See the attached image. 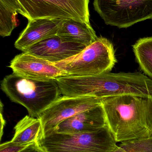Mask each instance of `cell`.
I'll list each match as a JSON object with an SVG mask.
<instances>
[{"label":"cell","mask_w":152,"mask_h":152,"mask_svg":"<svg viewBox=\"0 0 152 152\" xmlns=\"http://www.w3.org/2000/svg\"><path fill=\"white\" fill-rule=\"evenodd\" d=\"M58 85L62 94L70 97L132 95L152 98V79L139 72L63 76Z\"/></svg>","instance_id":"cell-1"},{"label":"cell","mask_w":152,"mask_h":152,"mask_svg":"<svg viewBox=\"0 0 152 152\" xmlns=\"http://www.w3.org/2000/svg\"><path fill=\"white\" fill-rule=\"evenodd\" d=\"M102 100L107 126L117 142L152 137V98L121 95Z\"/></svg>","instance_id":"cell-2"},{"label":"cell","mask_w":152,"mask_h":152,"mask_svg":"<svg viewBox=\"0 0 152 152\" xmlns=\"http://www.w3.org/2000/svg\"><path fill=\"white\" fill-rule=\"evenodd\" d=\"M1 86L12 102L23 105L33 118H38L62 94L54 80L31 79L14 73L6 76Z\"/></svg>","instance_id":"cell-3"},{"label":"cell","mask_w":152,"mask_h":152,"mask_svg":"<svg viewBox=\"0 0 152 152\" xmlns=\"http://www.w3.org/2000/svg\"><path fill=\"white\" fill-rule=\"evenodd\" d=\"M117 142L107 126L90 133H51L38 144L45 152H113Z\"/></svg>","instance_id":"cell-4"},{"label":"cell","mask_w":152,"mask_h":152,"mask_svg":"<svg viewBox=\"0 0 152 152\" xmlns=\"http://www.w3.org/2000/svg\"><path fill=\"white\" fill-rule=\"evenodd\" d=\"M117 61L112 43L101 37L78 54L54 64L67 76H92L109 73Z\"/></svg>","instance_id":"cell-5"},{"label":"cell","mask_w":152,"mask_h":152,"mask_svg":"<svg viewBox=\"0 0 152 152\" xmlns=\"http://www.w3.org/2000/svg\"><path fill=\"white\" fill-rule=\"evenodd\" d=\"M19 14L28 21L38 18L74 19L90 24V0H17Z\"/></svg>","instance_id":"cell-6"},{"label":"cell","mask_w":152,"mask_h":152,"mask_svg":"<svg viewBox=\"0 0 152 152\" xmlns=\"http://www.w3.org/2000/svg\"><path fill=\"white\" fill-rule=\"evenodd\" d=\"M93 6L106 25L120 28L152 19V0H94Z\"/></svg>","instance_id":"cell-7"},{"label":"cell","mask_w":152,"mask_h":152,"mask_svg":"<svg viewBox=\"0 0 152 152\" xmlns=\"http://www.w3.org/2000/svg\"><path fill=\"white\" fill-rule=\"evenodd\" d=\"M102 104L95 96H60L38 117L43 126V137L51 133L63 121Z\"/></svg>","instance_id":"cell-8"},{"label":"cell","mask_w":152,"mask_h":152,"mask_svg":"<svg viewBox=\"0 0 152 152\" xmlns=\"http://www.w3.org/2000/svg\"><path fill=\"white\" fill-rule=\"evenodd\" d=\"M9 67L14 74L31 79L55 80L67 76L66 72L54 63L26 53L15 56Z\"/></svg>","instance_id":"cell-9"},{"label":"cell","mask_w":152,"mask_h":152,"mask_svg":"<svg viewBox=\"0 0 152 152\" xmlns=\"http://www.w3.org/2000/svg\"><path fill=\"white\" fill-rule=\"evenodd\" d=\"M86 47L68 42L56 35L42 40L22 52L55 64L77 55Z\"/></svg>","instance_id":"cell-10"},{"label":"cell","mask_w":152,"mask_h":152,"mask_svg":"<svg viewBox=\"0 0 152 152\" xmlns=\"http://www.w3.org/2000/svg\"><path fill=\"white\" fill-rule=\"evenodd\" d=\"M106 126H107L106 116L101 104L63 121L51 133H90Z\"/></svg>","instance_id":"cell-11"},{"label":"cell","mask_w":152,"mask_h":152,"mask_svg":"<svg viewBox=\"0 0 152 152\" xmlns=\"http://www.w3.org/2000/svg\"><path fill=\"white\" fill-rule=\"evenodd\" d=\"M63 20L38 18L28 21L14 43L15 48L23 51L42 40L56 35Z\"/></svg>","instance_id":"cell-12"},{"label":"cell","mask_w":152,"mask_h":152,"mask_svg":"<svg viewBox=\"0 0 152 152\" xmlns=\"http://www.w3.org/2000/svg\"><path fill=\"white\" fill-rule=\"evenodd\" d=\"M57 35L68 42L89 46L97 38L91 25L74 19L63 20Z\"/></svg>","instance_id":"cell-13"},{"label":"cell","mask_w":152,"mask_h":152,"mask_svg":"<svg viewBox=\"0 0 152 152\" xmlns=\"http://www.w3.org/2000/svg\"><path fill=\"white\" fill-rule=\"evenodd\" d=\"M15 133L11 142L23 144L38 143L43 137L41 120L27 115L14 127Z\"/></svg>","instance_id":"cell-14"},{"label":"cell","mask_w":152,"mask_h":152,"mask_svg":"<svg viewBox=\"0 0 152 152\" xmlns=\"http://www.w3.org/2000/svg\"><path fill=\"white\" fill-rule=\"evenodd\" d=\"M20 7L17 0H0V35L9 36L18 25Z\"/></svg>","instance_id":"cell-15"},{"label":"cell","mask_w":152,"mask_h":152,"mask_svg":"<svg viewBox=\"0 0 152 152\" xmlns=\"http://www.w3.org/2000/svg\"><path fill=\"white\" fill-rule=\"evenodd\" d=\"M133 49L141 69L152 79V37L139 39Z\"/></svg>","instance_id":"cell-16"},{"label":"cell","mask_w":152,"mask_h":152,"mask_svg":"<svg viewBox=\"0 0 152 152\" xmlns=\"http://www.w3.org/2000/svg\"><path fill=\"white\" fill-rule=\"evenodd\" d=\"M113 152H152V137L122 142Z\"/></svg>","instance_id":"cell-17"},{"label":"cell","mask_w":152,"mask_h":152,"mask_svg":"<svg viewBox=\"0 0 152 152\" xmlns=\"http://www.w3.org/2000/svg\"><path fill=\"white\" fill-rule=\"evenodd\" d=\"M29 145L13 142L10 141L1 144L0 152H20Z\"/></svg>","instance_id":"cell-18"},{"label":"cell","mask_w":152,"mask_h":152,"mask_svg":"<svg viewBox=\"0 0 152 152\" xmlns=\"http://www.w3.org/2000/svg\"><path fill=\"white\" fill-rule=\"evenodd\" d=\"M20 152H45L39 144L35 143L29 145Z\"/></svg>","instance_id":"cell-19"},{"label":"cell","mask_w":152,"mask_h":152,"mask_svg":"<svg viewBox=\"0 0 152 152\" xmlns=\"http://www.w3.org/2000/svg\"><path fill=\"white\" fill-rule=\"evenodd\" d=\"M1 134H0V138L1 140V139L3 133V129L4 127V125L5 124V120L4 119L3 117L2 114V110H3V105L2 103L1 102Z\"/></svg>","instance_id":"cell-20"}]
</instances>
